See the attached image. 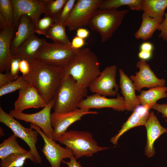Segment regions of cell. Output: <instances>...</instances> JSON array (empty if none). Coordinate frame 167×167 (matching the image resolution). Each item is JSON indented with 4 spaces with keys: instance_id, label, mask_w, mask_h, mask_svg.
I'll return each instance as SVG.
<instances>
[{
    "instance_id": "6da1fadb",
    "label": "cell",
    "mask_w": 167,
    "mask_h": 167,
    "mask_svg": "<svg viewBox=\"0 0 167 167\" xmlns=\"http://www.w3.org/2000/svg\"><path fill=\"white\" fill-rule=\"evenodd\" d=\"M30 64V72L24 77L47 104L54 99L65 75L64 68L50 66L35 58Z\"/></svg>"
},
{
    "instance_id": "7a4b0ae2",
    "label": "cell",
    "mask_w": 167,
    "mask_h": 167,
    "mask_svg": "<svg viewBox=\"0 0 167 167\" xmlns=\"http://www.w3.org/2000/svg\"><path fill=\"white\" fill-rule=\"evenodd\" d=\"M64 69L65 75L71 76L87 88L101 72L97 56L87 48L79 49L72 62Z\"/></svg>"
},
{
    "instance_id": "3957f363",
    "label": "cell",
    "mask_w": 167,
    "mask_h": 167,
    "mask_svg": "<svg viewBox=\"0 0 167 167\" xmlns=\"http://www.w3.org/2000/svg\"><path fill=\"white\" fill-rule=\"evenodd\" d=\"M88 88L78 83L71 76L65 75L55 95L52 108L54 112L64 113L78 108L87 96Z\"/></svg>"
},
{
    "instance_id": "277c9868",
    "label": "cell",
    "mask_w": 167,
    "mask_h": 167,
    "mask_svg": "<svg viewBox=\"0 0 167 167\" xmlns=\"http://www.w3.org/2000/svg\"><path fill=\"white\" fill-rule=\"evenodd\" d=\"M55 141L70 149L76 159L83 156H91L109 148L99 146L92 134L86 131L72 130L66 131Z\"/></svg>"
},
{
    "instance_id": "5b68a950",
    "label": "cell",
    "mask_w": 167,
    "mask_h": 167,
    "mask_svg": "<svg viewBox=\"0 0 167 167\" xmlns=\"http://www.w3.org/2000/svg\"><path fill=\"white\" fill-rule=\"evenodd\" d=\"M129 11L115 9H98L90 19L88 26L92 30L99 32L102 42H105L120 25Z\"/></svg>"
},
{
    "instance_id": "8992f818",
    "label": "cell",
    "mask_w": 167,
    "mask_h": 167,
    "mask_svg": "<svg viewBox=\"0 0 167 167\" xmlns=\"http://www.w3.org/2000/svg\"><path fill=\"white\" fill-rule=\"evenodd\" d=\"M79 49L71 46L46 42L38 50L35 58L51 66L65 68L71 63Z\"/></svg>"
},
{
    "instance_id": "52a82bcc",
    "label": "cell",
    "mask_w": 167,
    "mask_h": 167,
    "mask_svg": "<svg viewBox=\"0 0 167 167\" xmlns=\"http://www.w3.org/2000/svg\"><path fill=\"white\" fill-rule=\"evenodd\" d=\"M0 122L7 126L18 138L24 141L30 148V151L35 158L36 163L41 164L42 159L36 147L38 132L30 126H23L9 113L6 112L0 106Z\"/></svg>"
},
{
    "instance_id": "ba28073f",
    "label": "cell",
    "mask_w": 167,
    "mask_h": 167,
    "mask_svg": "<svg viewBox=\"0 0 167 167\" xmlns=\"http://www.w3.org/2000/svg\"><path fill=\"white\" fill-rule=\"evenodd\" d=\"M102 0H77L68 20L65 23L72 31L88 26L90 19L99 9Z\"/></svg>"
},
{
    "instance_id": "9c48e42d",
    "label": "cell",
    "mask_w": 167,
    "mask_h": 167,
    "mask_svg": "<svg viewBox=\"0 0 167 167\" xmlns=\"http://www.w3.org/2000/svg\"><path fill=\"white\" fill-rule=\"evenodd\" d=\"M54 103V99L40 111L35 113H26L12 109L9 113L15 118L37 126L48 138L53 139L54 129L51 124V110Z\"/></svg>"
},
{
    "instance_id": "30bf717a",
    "label": "cell",
    "mask_w": 167,
    "mask_h": 167,
    "mask_svg": "<svg viewBox=\"0 0 167 167\" xmlns=\"http://www.w3.org/2000/svg\"><path fill=\"white\" fill-rule=\"evenodd\" d=\"M117 72L115 65L106 67L89 86L90 91L105 96L117 95L119 87L116 81Z\"/></svg>"
},
{
    "instance_id": "8fae6325",
    "label": "cell",
    "mask_w": 167,
    "mask_h": 167,
    "mask_svg": "<svg viewBox=\"0 0 167 167\" xmlns=\"http://www.w3.org/2000/svg\"><path fill=\"white\" fill-rule=\"evenodd\" d=\"M30 127L37 131L43 139L44 143L42 151L51 167H60L63 159H70L74 156L70 149L61 146L55 140L48 138L38 126L31 123Z\"/></svg>"
},
{
    "instance_id": "7c38bea8",
    "label": "cell",
    "mask_w": 167,
    "mask_h": 167,
    "mask_svg": "<svg viewBox=\"0 0 167 167\" xmlns=\"http://www.w3.org/2000/svg\"><path fill=\"white\" fill-rule=\"evenodd\" d=\"M98 113L96 111L79 108L64 113H57L54 112L51 113V124L54 129L53 139L55 140L61 136L67 131V128L71 125L81 120L83 116Z\"/></svg>"
},
{
    "instance_id": "4fadbf2b",
    "label": "cell",
    "mask_w": 167,
    "mask_h": 167,
    "mask_svg": "<svg viewBox=\"0 0 167 167\" xmlns=\"http://www.w3.org/2000/svg\"><path fill=\"white\" fill-rule=\"evenodd\" d=\"M136 66L139 69V71L130 77L136 91L139 92L144 88H150L165 86V80L158 78L145 60L140 59L138 61Z\"/></svg>"
},
{
    "instance_id": "5bb4252c",
    "label": "cell",
    "mask_w": 167,
    "mask_h": 167,
    "mask_svg": "<svg viewBox=\"0 0 167 167\" xmlns=\"http://www.w3.org/2000/svg\"><path fill=\"white\" fill-rule=\"evenodd\" d=\"M14 12V25L18 29L21 16L26 15L30 16L36 22L44 13V0H11Z\"/></svg>"
},
{
    "instance_id": "9a60e30c",
    "label": "cell",
    "mask_w": 167,
    "mask_h": 167,
    "mask_svg": "<svg viewBox=\"0 0 167 167\" xmlns=\"http://www.w3.org/2000/svg\"><path fill=\"white\" fill-rule=\"evenodd\" d=\"M78 107L88 109L108 108L118 111H123L126 110L124 98L118 93L117 97L114 98H108L96 93L87 96L79 104Z\"/></svg>"
},
{
    "instance_id": "2e32d148",
    "label": "cell",
    "mask_w": 167,
    "mask_h": 167,
    "mask_svg": "<svg viewBox=\"0 0 167 167\" xmlns=\"http://www.w3.org/2000/svg\"><path fill=\"white\" fill-rule=\"evenodd\" d=\"M46 104L37 90L30 84L19 90L14 109L23 112L28 109L43 108Z\"/></svg>"
},
{
    "instance_id": "e0dca14e",
    "label": "cell",
    "mask_w": 167,
    "mask_h": 167,
    "mask_svg": "<svg viewBox=\"0 0 167 167\" xmlns=\"http://www.w3.org/2000/svg\"><path fill=\"white\" fill-rule=\"evenodd\" d=\"M0 73L10 71L13 59L11 44L15 29L14 27L0 28Z\"/></svg>"
},
{
    "instance_id": "ac0fdd59",
    "label": "cell",
    "mask_w": 167,
    "mask_h": 167,
    "mask_svg": "<svg viewBox=\"0 0 167 167\" xmlns=\"http://www.w3.org/2000/svg\"><path fill=\"white\" fill-rule=\"evenodd\" d=\"M145 126L147 135L146 144L144 149L145 154L148 157H150L155 153L154 146L155 141L162 134L167 132V128L161 125L153 111L150 113Z\"/></svg>"
},
{
    "instance_id": "d6986e66",
    "label": "cell",
    "mask_w": 167,
    "mask_h": 167,
    "mask_svg": "<svg viewBox=\"0 0 167 167\" xmlns=\"http://www.w3.org/2000/svg\"><path fill=\"white\" fill-rule=\"evenodd\" d=\"M149 109L147 106L142 105L135 108L126 121L123 124L121 129L111 138L110 141L114 145H117L120 137L128 130L135 127L145 126L149 116Z\"/></svg>"
},
{
    "instance_id": "ffe728a7",
    "label": "cell",
    "mask_w": 167,
    "mask_h": 167,
    "mask_svg": "<svg viewBox=\"0 0 167 167\" xmlns=\"http://www.w3.org/2000/svg\"><path fill=\"white\" fill-rule=\"evenodd\" d=\"M47 41L34 34L23 42L16 50L11 52L14 58L25 59L29 63L35 58L40 48Z\"/></svg>"
},
{
    "instance_id": "44dd1931",
    "label": "cell",
    "mask_w": 167,
    "mask_h": 167,
    "mask_svg": "<svg viewBox=\"0 0 167 167\" xmlns=\"http://www.w3.org/2000/svg\"><path fill=\"white\" fill-rule=\"evenodd\" d=\"M119 87L125 103L126 110H133L141 104L135 93L136 91L132 80L121 68L119 70Z\"/></svg>"
},
{
    "instance_id": "7402d4cb",
    "label": "cell",
    "mask_w": 167,
    "mask_h": 167,
    "mask_svg": "<svg viewBox=\"0 0 167 167\" xmlns=\"http://www.w3.org/2000/svg\"><path fill=\"white\" fill-rule=\"evenodd\" d=\"M36 23L29 16L22 15L19 20L17 31L11 44V52L16 50L23 42L35 34Z\"/></svg>"
},
{
    "instance_id": "603a6c76",
    "label": "cell",
    "mask_w": 167,
    "mask_h": 167,
    "mask_svg": "<svg viewBox=\"0 0 167 167\" xmlns=\"http://www.w3.org/2000/svg\"><path fill=\"white\" fill-rule=\"evenodd\" d=\"M142 21L140 28L135 33V37L146 41L152 38L154 32L157 29L164 19L150 17L143 12L142 15Z\"/></svg>"
},
{
    "instance_id": "cb8c5ba5",
    "label": "cell",
    "mask_w": 167,
    "mask_h": 167,
    "mask_svg": "<svg viewBox=\"0 0 167 167\" xmlns=\"http://www.w3.org/2000/svg\"><path fill=\"white\" fill-rule=\"evenodd\" d=\"M167 92L166 86L156 87L141 91L137 97L141 105L150 109L158 100L167 98Z\"/></svg>"
},
{
    "instance_id": "d4e9b609",
    "label": "cell",
    "mask_w": 167,
    "mask_h": 167,
    "mask_svg": "<svg viewBox=\"0 0 167 167\" xmlns=\"http://www.w3.org/2000/svg\"><path fill=\"white\" fill-rule=\"evenodd\" d=\"M142 11L150 17L164 19L167 0H142Z\"/></svg>"
},
{
    "instance_id": "484cf974",
    "label": "cell",
    "mask_w": 167,
    "mask_h": 167,
    "mask_svg": "<svg viewBox=\"0 0 167 167\" xmlns=\"http://www.w3.org/2000/svg\"><path fill=\"white\" fill-rule=\"evenodd\" d=\"M66 27L65 24L54 22L45 36L52 39L54 43L71 46L66 33Z\"/></svg>"
},
{
    "instance_id": "4316f807",
    "label": "cell",
    "mask_w": 167,
    "mask_h": 167,
    "mask_svg": "<svg viewBox=\"0 0 167 167\" xmlns=\"http://www.w3.org/2000/svg\"><path fill=\"white\" fill-rule=\"evenodd\" d=\"M17 137L14 134L7 139H5L0 144V159H3L14 153H27V151L19 144Z\"/></svg>"
},
{
    "instance_id": "83f0119b",
    "label": "cell",
    "mask_w": 167,
    "mask_h": 167,
    "mask_svg": "<svg viewBox=\"0 0 167 167\" xmlns=\"http://www.w3.org/2000/svg\"><path fill=\"white\" fill-rule=\"evenodd\" d=\"M27 159L36 164L34 157L30 150L27 153H18L11 154L1 159V167H22Z\"/></svg>"
},
{
    "instance_id": "f1b7e54d",
    "label": "cell",
    "mask_w": 167,
    "mask_h": 167,
    "mask_svg": "<svg viewBox=\"0 0 167 167\" xmlns=\"http://www.w3.org/2000/svg\"><path fill=\"white\" fill-rule=\"evenodd\" d=\"M141 2L142 0H102L99 9H117L122 6L126 5L132 10L141 11Z\"/></svg>"
},
{
    "instance_id": "f546056e",
    "label": "cell",
    "mask_w": 167,
    "mask_h": 167,
    "mask_svg": "<svg viewBox=\"0 0 167 167\" xmlns=\"http://www.w3.org/2000/svg\"><path fill=\"white\" fill-rule=\"evenodd\" d=\"M44 13L55 19L57 17L67 0H44Z\"/></svg>"
},
{
    "instance_id": "4dcf8cb0",
    "label": "cell",
    "mask_w": 167,
    "mask_h": 167,
    "mask_svg": "<svg viewBox=\"0 0 167 167\" xmlns=\"http://www.w3.org/2000/svg\"><path fill=\"white\" fill-rule=\"evenodd\" d=\"M30 85L23 75L19 76L14 80L0 87V96L19 90Z\"/></svg>"
},
{
    "instance_id": "1f68e13d",
    "label": "cell",
    "mask_w": 167,
    "mask_h": 167,
    "mask_svg": "<svg viewBox=\"0 0 167 167\" xmlns=\"http://www.w3.org/2000/svg\"><path fill=\"white\" fill-rule=\"evenodd\" d=\"M0 15L5 19L10 26L14 27V12L11 0H0Z\"/></svg>"
},
{
    "instance_id": "d6a6232c",
    "label": "cell",
    "mask_w": 167,
    "mask_h": 167,
    "mask_svg": "<svg viewBox=\"0 0 167 167\" xmlns=\"http://www.w3.org/2000/svg\"><path fill=\"white\" fill-rule=\"evenodd\" d=\"M54 21L55 19L45 14L43 18L38 20L36 25L35 32L45 35Z\"/></svg>"
},
{
    "instance_id": "836d02e7",
    "label": "cell",
    "mask_w": 167,
    "mask_h": 167,
    "mask_svg": "<svg viewBox=\"0 0 167 167\" xmlns=\"http://www.w3.org/2000/svg\"><path fill=\"white\" fill-rule=\"evenodd\" d=\"M76 1L75 0H67L59 15L55 19L54 22L65 24L71 13Z\"/></svg>"
},
{
    "instance_id": "e575fe53",
    "label": "cell",
    "mask_w": 167,
    "mask_h": 167,
    "mask_svg": "<svg viewBox=\"0 0 167 167\" xmlns=\"http://www.w3.org/2000/svg\"><path fill=\"white\" fill-rule=\"evenodd\" d=\"M164 16L163 22L159 26L157 30L161 31L158 37L165 41H167V13H165Z\"/></svg>"
},
{
    "instance_id": "d590c367",
    "label": "cell",
    "mask_w": 167,
    "mask_h": 167,
    "mask_svg": "<svg viewBox=\"0 0 167 167\" xmlns=\"http://www.w3.org/2000/svg\"><path fill=\"white\" fill-rule=\"evenodd\" d=\"M21 60L19 58H13L11 63L10 72L15 79L19 76L18 75L19 71V64Z\"/></svg>"
},
{
    "instance_id": "8d00e7d4",
    "label": "cell",
    "mask_w": 167,
    "mask_h": 167,
    "mask_svg": "<svg viewBox=\"0 0 167 167\" xmlns=\"http://www.w3.org/2000/svg\"><path fill=\"white\" fill-rule=\"evenodd\" d=\"M19 71L24 76L27 75L29 73L30 70V63L25 59H21L19 64Z\"/></svg>"
},
{
    "instance_id": "74e56055",
    "label": "cell",
    "mask_w": 167,
    "mask_h": 167,
    "mask_svg": "<svg viewBox=\"0 0 167 167\" xmlns=\"http://www.w3.org/2000/svg\"><path fill=\"white\" fill-rule=\"evenodd\" d=\"M15 79L10 72H6L5 73H0V87L7 84Z\"/></svg>"
},
{
    "instance_id": "f35d334b",
    "label": "cell",
    "mask_w": 167,
    "mask_h": 167,
    "mask_svg": "<svg viewBox=\"0 0 167 167\" xmlns=\"http://www.w3.org/2000/svg\"><path fill=\"white\" fill-rule=\"evenodd\" d=\"M151 109L161 113L162 117L165 118V121L167 123V103L160 104L156 103L152 107Z\"/></svg>"
},
{
    "instance_id": "ab89813d",
    "label": "cell",
    "mask_w": 167,
    "mask_h": 167,
    "mask_svg": "<svg viewBox=\"0 0 167 167\" xmlns=\"http://www.w3.org/2000/svg\"><path fill=\"white\" fill-rule=\"evenodd\" d=\"M71 43V46L74 49H79L82 48L85 44H87L84 39L75 36L72 39Z\"/></svg>"
},
{
    "instance_id": "60d3db41",
    "label": "cell",
    "mask_w": 167,
    "mask_h": 167,
    "mask_svg": "<svg viewBox=\"0 0 167 167\" xmlns=\"http://www.w3.org/2000/svg\"><path fill=\"white\" fill-rule=\"evenodd\" d=\"M70 159L69 161H66L63 160L62 162L66 164L68 167H82L80 163L77 161V159L74 156Z\"/></svg>"
},
{
    "instance_id": "b9f144b4",
    "label": "cell",
    "mask_w": 167,
    "mask_h": 167,
    "mask_svg": "<svg viewBox=\"0 0 167 167\" xmlns=\"http://www.w3.org/2000/svg\"><path fill=\"white\" fill-rule=\"evenodd\" d=\"M89 35V31L86 28H82L76 30V36L83 39H84L87 38Z\"/></svg>"
},
{
    "instance_id": "7bdbcfd3",
    "label": "cell",
    "mask_w": 167,
    "mask_h": 167,
    "mask_svg": "<svg viewBox=\"0 0 167 167\" xmlns=\"http://www.w3.org/2000/svg\"><path fill=\"white\" fill-rule=\"evenodd\" d=\"M153 49L152 44L149 42L142 43L140 46V51L152 52Z\"/></svg>"
},
{
    "instance_id": "ee69618b",
    "label": "cell",
    "mask_w": 167,
    "mask_h": 167,
    "mask_svg": "<svg viewBox=\"0 0 167 167\" xmlns=\"http://www.w3.org/2000/svg\"><path fill=\"white\" fill-rule=\"evenodd\" d=\"M139 57L142 60H146L150 59L152 56V52L140 51L139 53Z\"/></svg>"
}]
</instances>
